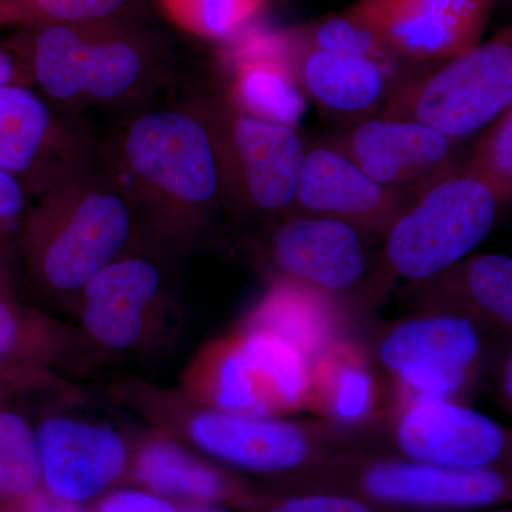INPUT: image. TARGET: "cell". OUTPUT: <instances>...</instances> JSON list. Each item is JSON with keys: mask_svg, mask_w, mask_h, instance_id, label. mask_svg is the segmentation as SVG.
I'll list each match as a JSON object with an SVG mask.
<instances>
[{"mask_svg": "<svg viewBox=\"0 0 512 512\" xmlns=\"http://www.w3.org/2000/svg\"><path fill=\"white\" fill-rule=\"evenodd\" d=\"M101 165L141 224L170 241L197 234L225 200L217 147L197 103L141 107L117 128Z\"/></svg>", "mask_w": 512, "mask_h": 512, "instance_id": "1", "label": "cell"}, {"mask_svg": "<svg viewBox=\"0 0 512 512\" xmlns=\"http://www.w3.org/2000/svg\"><path fill=\"white\" fill-rule=\"evenodd\" d=\"M35 195L22 227L26 268L47 298L73 306L101 268L134 248L140 217L92 157L70 165Z\"/></svg>", "mask_w": 512, "mask_h": 512, "instance_id": "2", "label": "cell"}, {"mask_svg": "<svg viewBox=\"0 0 512 512\" xmlns=\"http://www.w3.org/2000/svg\"><path fill=\"white\" fill-rule=\"evenodd\" d=\"M47 100L66 109L138 104L163 82V56L127 20L20 28L6 40Z\"/></svg>", "mask_w": 512, "mask_h": 512, "instance_id": "3", "label": "cell"}, {"mask_svg": "<svg viewBox=\"0 0 512 512\" xmlns=\"http://www.w3.org/2000/svg\"><path fill=\"white\" fill-rule=\"evenodd\" d=\"M121 397L165 433L192 444L221 464L274 480L325 466L332 458L363 448L360 430L325 420H289L221 412L183 393L127 384Z\"/></svg>", "mask_w": 512, "mask_h": 512, "instance_id": "4", "label": "cell"}, {"mask_svg": "<svg viewBox=\"0 0 512 512\" xmlns=\"http://www.w3.org/2000/svg\"><path fill=\"white\" fill-rule=\"evenodd\" d=\"M500 207L488 185L457 167L424 188L384 232L357 309L380 305L399 282L410 288L467 258L493 231Z\"/></svg>", "mask_w": 512, "mask_h": 512, "instance_id": "5", "label": "cell"}, {"mask_svg": "<svg viewBox=\"0 0 512 512\" xmlns=\"http://www.w3.org/2000/svg\"><path fill=\"white\" fill-rule=\"evenodd\" d=\"M276 490L338 491L393 512H480L512 498L510 468L454 470L355 448L325 466L285 480Z\"/></svg>", "mask_w": 512, "mask_h": 512, "instance_id": "6", "label": "cell"}, {"mask_svg": "<svg viewBox=\"0 0 512 512\" xmlns=\"http://www.w3.org/2000/svg\"><path fill=\"white\" fill-rule=\"evenodd\" d=\"M311 363L288 342L237 326L208 343L183 375L181 393L221 412L286 417L306 409Z\"/></svg>", "mask_w": 512, "mask_h": 512, "instance_id": "7", "label": "cell"}, {"mask_svg": "<svg viewBox=\"0 0 512 512\" xmlns=\"http://www.w3.org/2000/svg\"><path fill=\"white\" fill-rule=\"evenodd\" d=\"M485 332L447 312L416 311L377 330L370 355L387 383L390 406L460 400L483 372Z\"/></svg>", "mask_w": 512, "mask_h": 512, "instance_id": "8", "label": "cell"}, {"mask_svg": "<svg viewBox=\"0 0 512 512\" xmlns=\"http://www.w3.org/2000/svg\"><path fill=\"white\" fill-rule=\"evenodd\" d=\"M511 106L508 29L447 59L427 76L397 87L387 97L380 117L423 124L457 143L493 124Z\"/></svg>", "mask_w": 512, "mask_h": 512, "instance_id": "9", "label": "cell"}, {"mask_svg": "<svg viewBox=\"0 0 512 512\" xmlns=\"http://www.w3.org/2000/svg\"><path fill=\"white\" fill-rule=\"evenodd\" d=\"M197 106L217 147L225 200L261 217L289 214L308 151L296 128L244 113L227 97Z\"/></svg>", "mask_w": 512, "mask_h": 512, "instance_id": "10", "label": "cell"}, {"mask_svg": "<svg viewBox=\"0 0 512 512\" xmlns=\"http://www.w3.org/2000/svg\"><path fill=\"white\" fill-rule=\"evenodd\" d=\"M366 450L454 470L510 468L508 427L460 400L393 404L363 429Z\"/></svg>", "mask_w": 512, "mask_h": 512, "instance_id": "11", "label": "cell"}, {"mask_svg": "<svg viewBox=\"0 0 512 512\" xmlns=\"http://www.w3.org/2000/svg\"><path fill=\"white\" fill-rule=\"evenodd\" d=\"M363 238L346 222L291 212L272 229L266 254L274 278L356 306L370 274Z\"/></svg>", "mask_w": 512, "mask_h": 512, "instance_id": "12", "label": "cell"}, {"mask_svg": "<svg viewBox=\"0 0 512 512\" xmlns=\"http://www.w3.org/2000/svg\"><path fill=\"white\" fill-rule=\"evenodd\" d=\"M456 144L423 124L377 116L330 146L384 187L417 195L456 167Z\"/></svg>", "mask_w": 512, "mask_h": 512, "instance_id": "13", "label": "cell"}, {"mask_svg": "<svg viewBox=\"0 0 512 512\" xmlns=\"http://www.w3.org/2000/svg\"><path fill=\"white\" fill-rule=\"evenodd\" d=\"M46 491L82 504L116 483L130 461L127 440L107 424L66 414L46 417L36 430Z\"/></svg>", "mask_w": 512, "mask_h": 512, "instance_id": "14", "label": "cell"}, {"mask_svg": "<svg viewBox=\"0 0 512 512\" xmlns=\"http://www.w3.org/2000/svg\"><path fill=\"white\" fill-rule=\"evenodd\" d=\"M89 157L83 138L35 87L0 86V168L28 185L33 197L56 175Z\"/></svg>", "mask_w": 512, "mask_h": 512, "instance_id": "15", "label": "cell"}, {"mask_svg": "<svg viewBox=\"0 0 512 512\" xmlns=\"http://www.w3.org/2000/svg\"><path fill=\"white\" fill-rule=\"evenodd\" d=\"M409 202L410 195L377 183L328 144L306 151L291 212L332 218L365 235H380Z\"/></svg>", "mask_w": 512, "mask_h": 512, "instance_id": "16", "label": "cell"}, {"mask_svg": "<svg viewBox=\"0 0 512 512\" xmlns=\"http://www.w3.org/2000/svg\"><path fill=\"white\" fill-rule=\"evenodd\" d=\"M377 32L397 55L434 62L480 43L494 0H366Z\"/></svg>", "mask_w": 512, "mask_h": 512, "instance_id": "17", "label": "cell"}, {"mask_svg": "<svg viewBox=\"0 0 512 512\" xmlns=\"http://www.w3.org/2000/svg\"><path fill=\"white\" fill-rule=\"evenodd\" d=\"M410 296L416 311L453 313L473 320L484 332L511 336V256L468 255L433 278L410 286Z\"/></svg>", "mask_w": 512, "mask_h": 512, "instance_id": "18", "label": "cell"}, {"mask_svg": "<svg viewBox=\"0 0 512 512\" xmlns=\"http://www.w3.org/2000/svg\"><path fill=\"white\" fill-rule=\"evenodd\" d=\"M390 407V394L367 346L345 338L311 365L308 403L320 420L365 429Z\"/></svg>", "mask_w": 512, "mask_h": 512, "instance_id": "19", "label": "cell"}, {"mask_svg": "<svg viewBox=\"0 0 512 512\" xmlns=\"http://www.w3.org/2000/svg\"><path fill=\"white\" fill-rule=\"evenodd\" d=\"M356 306L315 289L274 278L238 326L278 336L315 362L339 340L349 338Z\"/></svg>", "mask_w": 512, "mask_h": 512, "instance_id": "20", "label": "cell"}, {"mask_svg": "<svg viewBox=\"0 0 512 512\" xmlns=\"http://www.w3.org/2000/svg\"><path fill=\"white\" fill-rule=\"evenodd\" d=\"M133 474L150 493L184 503L228 504L242 510L255 491L167 433L151 434L140 444Z\"/></svg>", "mask_w": 512, "mask_h": 512, "instance_id": "21", "label": "cell"}, {"mask_svg": "<svg viewBox=\"0 0 512 512\" xmlns=\"http://www.w3.org/2000/svg\"><path fill=\"white\" fill-rule=\"evenodd\" d=\"M284 60L305 96L338 113L372 110L392 94L393 63L311 49L284 33Z\"/></svg>", "mask_w": 512, "mask_h": 512, "instance_id": "22", "label": "cell"}, {"mask_svg": "<svg viewBox=\"0 0 512 512\" xmlns=\"http://www.w3.org/2000/svg\"><path fill=\"white\" fill-rule=\"evenodd\" d=\"M227 99L258 119L296 128L306 111V96L284 60V33L252 35L231 56Z\"/></svg>", "mask_w": 512, "mask_h": 512, "instance_id": "23", "label": "cell"}, {"mask_svg": "<svg viewBox=\"0 0 512 512\" xmlns=\"http://www.w3.org/2000/svg\"><path fill=\"white\" fill-rule=\"evenodd\" d=\"M73 332L62 323L22 308L0 291V372L28 383L50 384L49 369L72 353Z\"/></svg>", "mask_w": 512, "mask_h": 512, "instance_id": "24", "label": "cell"}, {"mask_svg": "<svg viewBox=\"0 0 512 512\" xmlns=\"http://www.w3.org/2000/svg\"><path fill=\"white\" fill-rule=\"evenodd\" d=\"M83 339L109 353L141 352L168 330L171 312L146 311L104 303H76Z\"/></svg>", "mask_w": 512, "mask_h": 512, "instance_id": "25", "label": "cell"}, {"mask_svg": "<svg viewBox=\"0 0 512 512\" xmlns=\"http://www.w3.org/2000/svg\"><path fill=\"white\" fill-rule=\"evenodd\" d=\"M40 484L35 431L19 413L0 410V500L16 507L39 491Z\"/></svg>", "mask_w": 512, "mask_h": 512, "instance_id": "26", "label": "cell"}, {"mask_svg": "<svg viewBox=\"0 0 512 512\" xmlns=\"http://www.w3.org/2000/svg\"><path fill=\"white\" fill-rule=\"evenodd\" d=\"M136 0H0V28L127 20Z\"/></svg>", "mask_w": 512, "mask_h": 512, "instance_id": "27", "label": "cell"}, {"mask_svg": "<svg viewBox=\"0 0 512 512\" xmlns=\"http://www.w3.org/2000/svg\"><path fill=\"white\" fill-rule=\"evenodd\" d=\"M292 39L311 49L340 56L367 57L383 63H394L396 57L384 45L375 30L352 10L292 32Z\"/></svg>", "mask_w": 512, "mask_h": 512, "instance_id": "28", "label": "cell"}, {"mask_svg": "<svg viewBox=\"0 0 512 512\" xmlns=\"http://www.w3.org/2000/svg\"><path fill=\"white\" fill-rule=\"evenodd\" d=\"M268 0H161L180 28L205 39L234 36Z\"/></svg>", "mask_w": 512, "mask_h": 512, "instance_id": "29", "label": "cell"}, {"mask_svg": "<svg viewBox=\"0 0 512 512\" xmlns=\"http://www.w3.org/2000/svg\"><path fill=\"white\" fill-rule=\"evenodd\" d=\"M490 187L501 205L512 195V109L505 110L485 131L466 163L456 165Z\"/></svg>", "mask_w": 512, "mask_h": 512, "instance_id": "30", "label": "cell"}, {"mask_svg": "<svg viewBox=\"0 0 512 512\" xmlns=\"http://www.w3.org/2000/svg\"><path fill=\"white\" fill-rule=\"evenodd\" d=\"M245 512H393L355 497L325 490L254 491L242 507Z\"/></svg>", "mask_w": 512, "mask_h": 512, "instance_id": "31", "label": "cell"}, {"mask_svg": "<svg viewBox=\"0 0 512 512\" xmlns=\"http://www.w3.org/2000/svg\"><path fill=\"white\" fill-rule=\"evenodd\" d=\"M32 197L28 185L0 168V235L23 227Z\"/></svg>", "mask_w": 512, "mask_h": 512, "instance_id": "32", "label": "cell"}, {"mask_svg": "<svg viewBox=\"0 0 512 512\" xmlns=\"http://www.w3.org/2000/svg\"><path fill=\"white\" fill-rule=\"evenodd\" d=\"M168 498L150 491L124 490L107 495L93 512H174Z\"/></svg>", "mask_w": 512, "mask_h": 512, "instance_id": "33", "label": "cell"}, {"mask_svg": "<svg viewBox=\"0 0 512 512\" xmlns=\"http://www.w3.org/2000/svg\"><path fill=\"white\" fill-rule=\"evenodd\" d=\"M13 510L16 512H83L80 504L62 500L46 490L36 491L28 500L13 507Z\"/></svg>", "mask_w": 512, "mask_h": 512, "instance_id": "34", "label": "cell"}, {"mask_svg": "<svg viewBox=\"0 0 512 512\" xmlns=\"http://www.w3.org/2000/svg\"><path fill=\"white\" fill-rule=\"evenodd\" d=\"M495 394L501 406L511 414L512 410V355L511 349L505 350L497 360L494 372Z\"/></svg>", "mask_w": 512, "mask_h": 512, "instance_id": "35", "label": "cell"}, {"mask_svg": "<svg viewBox=\"0 0 512 512\" xmlns=\"http://www.w3.org/2000/svg\"><path fill=\"white\" fill-rule=\"evenodd\" d=\"M22 83L30 84L29 74L25 66L20 62L16 53L8 46L6 42H0V86L6 84Z\"/></svg>", "mask_w": 512, "mask_h": 512, "instance_id": "36", "label": "cell"}, {"mask_svg": "<svg viewBox=\"0 0 512 512\" xmlns=\"http://www.w3.org/2000/svg\"><path fill=\"white\" fill-rule=\"evenodd\" d=\"M174 512H231L220 504L210 503H184L180 507H175Z\"/></svg>", "mask_w": 512, "mask_h": 512, "instance_id": "37", "label": "cell"}, {"mask_svg": "<svg viewBox=\"0 0 512 512\" xmlns=\"http://www.w3.org/2000/svg\"><path fill=\"white\" fill-rule=\"evenodd\" d=\"M480 512H512L511 510H507V508L504 507H498V508H491V510H485Z\"/></svg>", "mask_w": 512, "mask_h": 512, "instance_id": "38", "label": "cell"}, {"mask_svg": "<svg viewBox=\"0 0 512 512\" xmlns=\"http://www.w3.org/2000/svg\"><path fill=\"white\" fill-rule=\"evenodd\" d=\"M0 291L6 292L5 282H3L2 276H0Z\"/></svg>", "mask_w": 512, "mask_h": 512, "instance_id": "39", "label": "cell"}, {"mask_svg": "<svg viewBox=\"0 0 512 512\" xmlns=\"http://www.w3.org/2000/svg\"><path fill=\"white\" fill-rule=\"evenodd\" d=\"M0 512H8V511L0 510ZM10 512H16V511H15V510H13V511H10Z\"/></svg>", "mask_w": 512, "mask_h": 512, "instance_id": "40", "label": "cell"}]
</instances>
